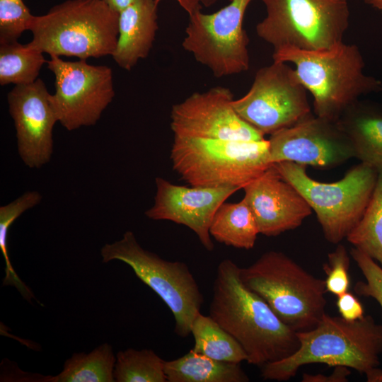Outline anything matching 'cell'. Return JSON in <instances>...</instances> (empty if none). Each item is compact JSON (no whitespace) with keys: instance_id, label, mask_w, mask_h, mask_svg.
Instances as JSON below:
<instances>
[{"instance_id":"17","label":"cell","mask_w":382,"mask_h":382,"mask_svg":"<svg viewBox=\"0 0 382 382\" xmlns=\"http://www.w3.org/2000/svg\"><path fill=\"white\" fill-rule=\"evenodd\" d=\"M243 189L259 232L266 236L296 228L313 212L302 195L272 165Z\"/></svg>"},{"instance_id":"10","label":"cell","mask_w":382,"mask_h":382,"mask_svg":"<svg viewBox=\"0 0 382 382\" xmlns=\"http://www.w3.org/2000/svg\"><path fill=\"white\" fill-rule=\"evenodd\" d=\"M252 1L231 0L216 12L199 11L189 16L183 47L216 77L249 69V37L243 28V18Z\"/></svg>"},{"instance_id":"8","label":"cell","mask_w":382,"mask_h":382,"mask_svg":"<svg viewBox=\"0 0 382 382\" xmlns=\"http://www.w3.org/2000/svg\"><path fill=\"white\" fill-rule=\"evenodd\" d=\"M266 16L256 25L274 51H321L343 42L349 25V0H260Z\"/></svg>"},{"instance_id":"27","label":"cell","mask_w":382,"mask_h":382,"mask_svg":"<svg viewBox=\"0 0 382 382\" xmlns=\"http://www.w3.org/2000/svg\"><path fill=\"white\" fill-rule=\"evenodd\" d=\"M42 195L37 191H28L12 201L0 207V250L5 260L6 276H15V272L8 256V235L13 223L25 211L38 204L42 200Z\"/></svg>"},{"instance_id":"19","label":"cell","mask_w":382,"mask_h":382,"mask_svg":"<svg viewBox=\"0 0 382 382\" xmlns=\"http://www.w3.org/2000/svg\"><path fill=\"white\" fill-rule=\"evenodd\" d=\"M337 124L350 141L354 158L382 172V111L358 101Z\"/></svg>"},{"instance_id":"20","label":"cell","mask_w":382,"mask_h":382,"mask_svg":"<svg viewBox=\"0 0 382 382\" xmlns=\"http://www.w3.org/2000/svg\"><path fill=\"white\" fill-rule=\"evenodd\" d=\"M168 382H248L239 363L220 361L192 349L176 359L166 361Z\"/></svg>"},{"instance_id":"13","label":"cell","mask_w":382,"mask_h":382,"mask_svg":"<svg viewBox=\"0 0 382 382\" xmlns=\"http://www.w3.org/2000/svg\"><path fill=\"white\" fill-rule=\"evenodd\" d=\"M270 161L331 168L354 158L351 142L334 122L311 113L268 139Z\"/></svg>"},{"instance_id":"6","label":"cell","mask_w":382,"mask_h":382,"mask_svg":"<svg viewBox=\"0 0 382 382\" xmlns=\"http://www.w3.org/2000/svg\"><path fill=\"white\" fill-rule=\"evenodd\" d=\"M173 169L190 186L243 188L272 164L268 140L174 136Z\"/></svg>"},{"instance_id":"11","label":"cell","mask_w":382,"mask_h":382,"mask_svg":"<svg viewBox=\"0 0 382 382\" xmlns=\"http://www.w3.org/2000/svg\"><path fill=\"white\" fill-rule=\"evenodd\" d=\"M307 92L289 63L273 61L257 71L249 91L233 105L245 122L271 135L312 113Z\"/></svg>"},{"instance_id":"9","label":"cell","mask_w":382,"mask_h":382,"mask_svg":"<svg viewBox=\"0 0 382 382\" xmlns=\"http://www.w3.org/2000/svg\"><path fill=\"white\" fill-rule=\"evenodd\" d=\"M100 255L103 262L120 260L127 264L170 308L175 319V332L182 337L190 334L204 296L185 262L168 261L145 250L131 231H127L121 239L105 244Z\"/></svg>"},{"instance_id":"4","label":"cell","mask_w":382,"mask_h":382,"mask_svg":"<svg viewBox=\"0 0 382 382\" xmlns=\"http://www.w3.org/2000/svg\"><path fill=\"white\" fill-rule=\"evenodd\" d=\"M118 21L119 13L103 0H67L34 16L28 44L50 56L86 60L112 55Z\"/></svg>"},{"instance_id":"33","label":"cell","mask_w":382,"mask_h":382,"mask_svg":"<svg viewBox=\"0 0 382 382\" xmlns=\"http://www.w3.org/2000/svg\"><path fill=\"white\" fill-rule=\"evenodd\" d=\"M162 0H156L158 4ZM185 11L188 15L201 11L203 7H209L214 4L218 0H175Z\"/></svg>"},{"instance_id":"14","label":"cell","mask_w":382,"mask_h":382,"mask_svg":"<svg viewBox=\"0 0 382 382\" xmlns=\"http://www.w3.org/2000/svg\"><path fill=\"white\" fill-rule=\"evenodd\" d=\"M233 94L223 86L192 93L173 105L170 127L176 137L262 141L264 135L236 112Z\"/></svg>"},{"instance_id":"3","label":"cell","mask_w":382,"mask_h":382,"mask_svg":"<svg viewBox=\"0 0 382 382\" xmlns=\"http://www.w3.org/2000/svg\"><path fill=\"white\" fill-rule=\"evenodd\" d=\"M273 61L293 64L313 98L315 115L337 122L361 96L382 90V82L365 74L359 47L344 42L321 51L285 47L274 51Z\"/></svg>"},{"instance_id":"7","label":"cell","mask_w":382,"mask_h":382,"mask_svg":"<svg viewBox=\"0 0 382 382\" xmlns=\"http://www.w3.org/2000/svg\"><path fill=\"white\" fill-rule=\"evenodd\" d=\"M295 187L316 213L325 239L339 244L361 219L373 194L378 171L360 163L340 180L323 183L311 178L306 166L291 161L272 164Z\"/></svg>"},{"instance_id":"24","label":"cell","mask_w":382,"mask_h":382,"mask_svg":"<svg viewBox=\"0 0 382 382\" xmlns=\"http://www.w3.org/2000/svg\"><path fill=\"white\" fill-rule=\"evenodd\" d=\"M43 52L18 41L0 44V84H28L37 79L45 62Z\"/></svg>"},{"instance_id":"32","label":"cell","mask_w":382,"mask_h":382,"mask_svg":"<svg viewBox=\"0 0 382 382\" xmlns=\"http://www.w3.org/2000/svg\"><path fill=\"white\" fill-rule=\"evenodd\" d=\"M348 367L343 366H335L330 375L321 374H311L305 373L302 376V382H347L350 374Z\"/></svg>"},{"instance_id":"28","label":"cell","mask_w":382,"mask_h":382,"mask_svg":"<svg viewBox=\"0 0 382 382\" xmlns=\"http://www.w3.org/2000/svg\"><path fill=\"white\" fill-rule=\"evenodd\" d=\"M34 16L23 0H0V44L18 41Z\"/></svg>"},{"instance_id":"1","label":"cell","mask_w":382,"mask_h":382,"mask_svg":"<svg viewBox=\"0 0 382 382\" xmlns=\"http://www.w3.org/2000/svg\"><path fill=\"white\" fill-rule=\"evenodd\" d=\"M209 316L232 335L258 366L286 358L299 347L297 332L240 278V267L224 259L217 266Z\"/></svg>"},{"instance_id":"25","label":"cell","mask_w":382,"mask_h":382,"mask_svg":"<svg viewBox=\"0 0 382 382\" xmlns=\"http://www.w3.org/2000/svg\"><path fill=\"white\" fill-rule=\"evenodd\" d=\"M347 240L382 267V172L366 209L357 226L348 234Z\"/></svg>"},{"instance_id":"18","label":"cell","mask_w":382,"mask_h":382,"mask_svg":"<svg viewBox=\"0 0 382 382\" xmlns=\"http://www.w3.org/2000/svg\"><path fill=\"white\" fill-rule=\"evenodd\" d=\"M156 0H136L119 13L118 38L112 57L130 71L152 48L158 30Z\"/></svg>"},{"instance_id":"36","label":"cell","mask_w":382,"mask_h":382,"mask_svg":"<svg viewBox=\"0 0 382 382\" xmlns=\"http://www.w3.org/2000/svg\"><path fill=\"white\" fill-rule=\"evenodd\" d=\"M364 2L382 14V0H364Z\"/></svg>"},{"instance_id":"23","label":"cell","mask_w":382,"mask_h":382,"mask_svg":"<svg viewBox=\"0 0 382 382\" xmlns=\"http://www.w3.org/2000/svg\"><path fill=\"white\" fill-rule=\"evenodd\" d=\"M115 361L112 346L104 343L88 354L74 353L64 362L62 371L47 377V381L113 382Z\"/></svg>"},{"instance_id":"21","label":"cell","mask_w":382,"mask_h":382,"mask_svg":"<svg viewBox=\"0 0 382 382\" xmlns=\"http://www.w3.org/2000/svg\"><path fill=\"white\" fill-rule=\"evenodd\" d=\"M209 233L221 243L245 250L254 247L260 233L254 214L244 199L221 204L213 217Z\"/></svg>"},{"instance_id":"5","label":"cell","mask_w":382,"mask_h":382,"mask_svg":"<svg viewBox=\"0 0 382 382\" xmlns=\"http://www.w3.org/2000/svg\"><path fill=\"white\" fill-rule=\"evenodd\" d=\"M240 278L296 332L315 328L325 313L324 279L282 252L267 251L248 267H240Z\"/></svg>"},{"instance_id":"22","label":"cell","mask_w":382,"mask_h":382,"mask_svg":"<svg viewBox=\"0 0 382 382\" xmlns=\"http://www.w3.org/2000/svg\"><path fill=\"white\" fill-rule=\"evenodd\" d=\"M190 334L194 337L192 350L213 359L231 363L248 360V355L238 341L210 316L199 313Z\"/></svg>"},{"instance_id":"35","label":"cell","mask_w":382,"mask_h":382,"mask_svg":"<svg viewBox=\"0 0 382 382\" xmlns=\"http://www.w3.org/2000/svg\"><path fill=\"white\" fill-rule=\"evenodd\" d=\"M368 382H382V369L374 367L365 374Z\"/></svg>"},{"instance_id":"12","label":"cell","mask_w":382,"mask_h":382,"mask_svg":"<svg viewBox=\"0 0 382 382\" xmlns=\"http://www.w3.org/2000/svg\"><path fill=\"white\" fill-rule=\"evenodd\" d=\"M47 63L54 76L50 98L58 122L68 131L96 125L115 96L112 69L55 55Z\"/></svg>"},{"instance_id":"31","label":"cell","mask_w":382,"mask_h":382,"mask_svg":"<svg viewBox=\"0 0 382 382\" xmlns=\"http://www.w3.org/2000/svg\"><path fill=\"white\" fill-rule=\"evenodd\" d=\"M336 306L340 317L346 320L354 321L364 316L361 303L348 291L337 296Z\"/></svg>"},{"instance_id":"2","label":"cell","mask_w":382,"mask_h":382,"mask_svg":"<svg viewBox=\"0 0 382 382\" xmlns=\"http://www.w3.org/2000/svg\"><path fill=\"white\" fill-rule=\"evenodd\" d=\"M296 333L299 349L286 358L262 366L265 380L288 381L301 366L308 364L343 366L361 374L380 364L382 325L371 316L348 321L325 313L315 328Z\"/></svg>"},{"instance_id":"29","label":"cell","mask_w":382,"mask_h":382,"mask_svg":"<svg viewBox=\"0 0 382 382\" xmlns=\"http://www.w3.org/2000/svg\"><path fill=\"white\" fill-rule=\"evenodd\" d=\"M350 255L363 274L365 281L354 287L358 295L374 299L382 308V267L361 250L354 247Z\"/></svg>"},{"instance_id":"34","label":"cell","mask_w":382,"mask_h":382,"mask_svg":"<svg viewBox=\"0 0 382 382\" xmlns=\"http://www.w3.org/2000/svg\"><path fill=\"white\" fill-rule=\"evenodd\" d=\"M111 9L120 13L136 0H103Z\"/></svg>"},{"instance_id":"16","label":"cell","mask_w":382,"mask_h":382,"mask_svg":"<svg viewBox=\"0 0 382 382\" xmlns=\"http://www.w3.org/2000/svg\"><path fill=\"white\" fill-rule=\"evenodd\" d=\"M154 205L145 215L152 220H167L184 225L198 237L204 248L212 251L214 245L209 228L219 209L237 187H186L157 177Z\"/></svg>"},{"instance_id":"15","label":"cell","mask_w":382,"mask_h":382,"mask_svg":"<svg viewBox=\"0 0 382 382\" xmlns=\"http://www.w3.org/2000/svg\"><path fill=\"white\" fill-rule=\"evenodd\" d=\"M50 98L51 94L40 79L30 83L16 85L7 95L18 154L30 168H40L52 158L53 128L58 120Z\"/></svg>"},{"instance_id":"30","label":"cell","mask_w":382,"mask_h":382,"mask_svg":"<svg viewBox=\"0 0 382 382\" xmlns=\"http://www.w3.org/2000/svg\"><path fill=\"white\" fill-rule=\"evenodd\" d=\"M349 265L350 258L346 248L338 244L336 249L328 255L327 262L323 265L326 274L324 281L328 292L337 296L348 291L350 284Z\"/></svg>"},{"instance_id":"26","label":"cell","mask_w":382,"mask_h":382,"mask_svg":"<svg viewBox=\"0 0 382 382\" xmlns=\"http://www.w3.org/2000/svg\"><path fill=\"white\" fill-rule=\"evenodd\" d=\"M165 361L152 349L129 348L116 355V382H167Z\"/></svg>"}]
</instances>
